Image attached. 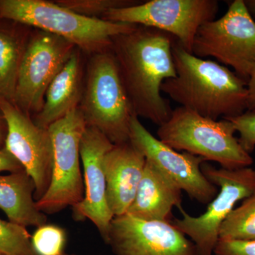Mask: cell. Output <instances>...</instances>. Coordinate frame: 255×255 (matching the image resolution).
<instances>
[{
	"label": "cell",
	"mask_w": 255,
	"mask_h": 255,
	"mask_svg": "<svg viewBox=\"0 0 255 255\" xmlns=\"http://www.w3.org/2000/svg\"><path fill=\"white\" fill-rule=\"evenodd\" d=\"M33 28L0 24V102H14L18 70Z\"/></svg>",
	"instance_id": "obj_19"
},
{
	"label": "cell",
	"mask_w": 255,
	"mask_h": 255,
	"mask_svg": "<svg viewBox=\"0 0 255 255\" xmlns=\"http://www.w3.org/2000/svg\"><path fill=\"white\" fill-rule=\"evenodd\" d=\"M34 193V182L26 171L0 175V209L11 222L26 228L46 224V215L37 207Z\"/></svg>",
	"instance_id": "obj_18"
},
{
	"label": "cell",
	"mask_w": 255,
	"mask_h": 255,
	"mask_svg": "<svg viewBox=\"0 0 255 255\" xmlns=\"http://www.w3.org/2000/svg\"><path fill=\"white\" fill-rule=\"evenodd\" d=\"M214 255H255V241L219 240Z\"/></svg>",
	"instance_id": "obj_25"
},
{
	"label": "cell",
	"mask_w": 255,
	"mask_h": 255,
	"mask_svg": "<svg viewBox=\"0 0 255 255\" xmlns=\"http://www.w3.org/2000/svg\"><path fill=\"white\" fill-rule=\"evenodd\" d=\"M24 170L21 164L16 160L14 156L5 149H0V172H20Z\"/></svg>",
	"instance_id": "obj_26"
},
{
	"label": "cell",
	"mask_w": 255,
	"mask_h": 255,
	"mask_svg": "<svg viewBox=\"0 0 255 255\" xmlns=\"http://www.w3.org/2000/svg\"><path fill=\"white\" fill-rule=\"evenodd\" d=\"M146 163L131 142L114 145L104 159L107 200L114 217L127 214L136 195Z\"/></svg>",
	"instance_id": "obj_15"
},
{
	"label": "cell",
	"mask_w": 255,
	"mask_h": 255,
	"mask_svg": "<svg viewBox=\"0 0 255 255\" xmlns=\"http://www.w3.org/2000/svg\"><path fill=\"white\" fill-rule=\"evenodd\" d=\"M176 41L168 33L137 25L112 39L111 50L134 114L159 127L168 120L172 112L161 95V87L177 75L172 55Z\"/></svg>",
	"instance_id": "obj_1"
},
{
	"label": "cell",
	"mask_w": 255,
	"mask_h": 255,
	"mask_svg": "<svg viewBox=\"0 0 255 255\" xmlns=\"http://www.w3.org/2000/svg\"><path fill=\"white\" fill-rule=\"evenodd\" d=\"M76 48L62 37L33 28L18 70L13 104L31 118L39 113L50 82Z\"/></svg>",
	"instance_id": "obj_10"
},
{
	"label": "cell",
	"mask_w": 255,
	"mask_h": 255,
	"mask_svg": "<svg viewBox=\"0 0 255 255\" xmlns=\"http://www.w3.org/2000/svg\"><path fill=\"white\" fill-rule=\"evenodd\" d=\"M87 55L75 48L70 59L50 82L39 113L32 117L43 128H48L76 110L81 102Z\"/></svg>",
	"instance_id": "obj_16"
},
{
	"label": "cell",
	"mask_w": 255,
	"mask_h": 255,
	"mask_svg": "<svg viewBox=\"0 0 255 255\" xmlns=\"http://www.w3.org/2000/svg\"><path fill=\"white\" fill-rule=\"evenodd\" d=\"M201 170L210 182L220 187L217 195L204 214L192 216L182 208V217L172 223L194 243L198 255H214L223 223L238 201L255 193V169L216 168L206 162Z\"/></svg>",
	"instance_id": "obj_6"
},
{
	"label": "cell",
	"mask_w": 255,
	"mask_h": 255,
	"mask_svg": "<svg viewBox=\"0 0 255 255\" xmlns=\"http://www.w3.org/2000/svg\"><path fill=\"white\" fill-rule=\"evenodd\" d=\"M223 241H255V193L233 210L219 232Z\"/></svg>",
	"instance_id": "obj_20"
},
{
	"label": "cell",
	"mask_w": 255,
	"mask_h": 255,
	"mask_svg": "<svg viewBox=\"0 0 255 255\" xmlns=\"http://www.w3.org/2000/svg\"><path fill=\"white\" fill-rule=\"evenodd\" d=\"M60 6L87 18L102 19L111 9L128 7L142 2L135 0H57Z\"/></svg>",
	"instance_id": "obj_22"
},
{
	"label": "cell",
	"mask_w": 255,
	"mask_h": 255,
	"mask_svg": "<svg viewBox=\"0 0 255 255\" xmlns=\"http://www.w3.org/2000/svg\"><path fill=\"white\" fill-rule=\"evenodd\" d=\"M248 101H247V111L255 113V65L251 70L248 82Z\"/></svg>",
	"instance_id": "obj_27"
},
{
	"label": "cell",
	"mask_w": 255,
	"mask_h": 255,
	"mask_svg": "<svg viewBox=\"0 0 255 255\" xmlns=\"http://www.w3.org/2000/svg\"><path fill=\"white\" fill-rule=\"evenodd\" d=\"M115 255H198L195 245L171 221L114 217L105 241Z\"/></svg>",
	"instance_id": "obj_13"
},
{
	"label": "cell",
	"mask_w": 255,
	"mask_h": 255,
	"mask_svg": "<svg viewBox=\"0 0 255 255\" xmlns=\"http://www.w3.org/2000/svg\"><path fill=\"white\" fill-rule=\"evenodd\" d=\"M31 235L24 226L0 219V253L7 255H36Z\"/></svg>",
	"instance_id": "obj_21"
},
{
	"label": "cell",
	"mask_w": 255,
	"mask_h": 255,
	"mask_svg": "<svg viewBox=\"0 0 255 255\" xmlns=\"http://www.w3.org/2000/svg\"><path fill=\"white\" fill-rule=\"evenodd\" d=\"M182 191L146 159L136 195L127 214L144 221H169L174 207H182Z\"/></svg>",
	"instance_id": "obj_17"
},
{
	"label": "cell",
	"mask_w": 255,
	"mask_h": 255,
	"mask_svg": "<svg viewBox=\"0 0 255 255\" xmlns=\"http://www.w3.org/2000/svg\"><path fill=\"white\" fill-rule=\"evenodd\" d=\"M216 0H150L107 11L102 20L156 28L173 36L192 53L198 30L219 11Z\"/></svg>",
	"instance_id": "obj_9"
},
{
	"label": "cell",
	"mask_w": 255,
	"mask_h": 255,
	"mask_svg": "<svg viewBox=\"0 0 255 255\" xmlns=\"http://www.w3.org/2000/svg\"><path fill=\"white\" fill-rule=\"evenodd\" d=\"M0 255H7L3 254V253H0Z\"/></svg>",
	"instance_id": "obj_30"
},
{
	"label": "cell",
	"mask_w": 255,
	"mask_h": 255,
	"mask_svg": "<svg viewBox=\"0 0 255 255\" xmlns=\"http://www.w3.org/2000/svg\"><path fill=\"white\" fill-rule=\"evenodd\" d=\"M7 127L4 147L21 164L35 184V201L46 194L51 179V137L48 129L38 127L30 116L8 101L0 102Z\"/></svg>",
	"instance_id": "obj_12"
},
{
	"label": "cell",
	"mask_w": 255,
	"mask_h": 255,
	"mask_svg": "<svg viewBox=\"0 0 255 255\" xmlns=\"http://www.w3.org/2000/svg\"><path fill=\"white\" fill-rule=\"evenodd\" d=\"M175 78L163 82L161 91L181 107L217 120L241 115L247 111V82L214 60L199 58L179 42L172 47Z\"/></svg>",
	"instance_id": "obj_2"
},
{
	"label": "cell",
	"mask_w": 255,
	"mask_h": 255,
	"mask_svg": "<svg viewBox=\"0 0 255 255\" xmlns=\"http://www.w3.org/2000/svg\"><path fill=\"white\" fill-rule=\"evenodd\" d=\"M86 128L79 108L48 128L53 149L51 179L46 194L36 201L37 207L45 214L73 207L83 200L85 185L80 168V145Z\"/></svg>",
	"instance_id": "obj_7"
},
{
	"label": "cell",
	"mask_w": 255,
	"mask_h": 255,
	"mask_svg": "<svg viewBox=\"0 0 255 255\" xmlns=\"http://www.w3.org/2000/svg\"><path fill=\"white\" fill-rule=\"evenodd\" d=\"M4 117L0 119V149L4 148L5 145V140H6V132H4L3 129V125L1 122H4Z\"/></svg>",
	"instance_id": "obj_28"
},
{
	"label": "cell",
	"mask_w": 255,
	"mask_h": 255,
	"mask_svg": "<svg viewBox=\"0 0 255 255\" xmlns=\"http://www.w3.org/2000/svg\"><path fill=\"white\" fill-rule=\"evenodd\" d=\"M192 54L211 57L232 67L246 82L255 65V20L244 0H235L226 14L208 21L198 30Z\"/></svg>",
	"instance_id": "obj_8"
},
{
	"label": "cell",
	"mask_w": 255,
	"mask_h": 255,
	"mask_svg": "<svg viewBox=\"0 0 255 255\" xmlns=\"http://www.w3.org/2000/svg\"><path fill=\"white\" fill-rule=\"evenodd\" d=\"M236 132L228 119L214 120L179 107L159 126L157 134L159 140L171 148L199 156L206 162H217L222 168L250 167L253 157L235 137Z\"/></svg>",
	"instance_id": "obj_5"
},
{
	"label": "cell",
	"mask_w": 255,
	"mask_h": 255,
	"mask_svg": "<svg viewBox=\"0 0 255 255\" xmlns=\"http://www.w3.org/2000/svg\"><path fill=\"white\" fill-rule=\"evenodd\" d=\"M114 145L98 129L87 126L80 145L85 196L72 207L75 219L91 221L105 242L114 216L107 204L104 159Z\"/></svg>",
	"instance_id": "obj_14"
},
{
	"label": "cell",
	"mask_w": 255,
	"mask_h": 255,
	"mask_svg": "<svg viewBox=\"0 0 255 255\" xmlns=\"http://www.w3.org/2000/svg\"><path fill=\"white\" fill-rule=\"evenodd\" d=\"M231 122L240 133L238 141L248 153L255 148V113L246 111L241 115L226 119Z\"/></svg>",
	"instance_id": "obj_24"
},
{
	"label": "cell",
	"mask_w": 255,
	"mask_h": 255,
	"mask_svg": "<svg viewBox=\"0 0 255 255\" xmlns=\"http://www.w3.org/2000/svg\"><path fill=\"white\" fill-rule=\"evenodd\" d=\"M0 18L62 37L86 55L109 49L114 36L136 26L85 17L46 0H0Z\"/></svg>",
	"instance_id": "obj_4"
},
{
	"label": "cell",
	"mask_w": 255,
	"mask_h": 255,
	"mask_svg": "<svg viewBox=\"0 0 255 255\" xmlns=\"http://www.w3.org/2000/svg\"><path fill=\"white\" fill-rule=\"evenodd\" d=\"M247 9L253 18H255V0H244Z\"/></svg>",
	"instance_id": "obj_29"
},
{
	"label": "cell",
	"mask_w": 255,
	"mask_h": 255,
	"mask_svg": "<svg viewBox=\"0 0 255 255\" xmlns=\"http://www.w3.org/2000/svg\"><path fill=\"white\" fill-rule=\"evenodd\" d=\"M63 255H67V254H65V253H64V254Z\"/></svg>",
	"instance_id": "obj_31"
},
{
	"label": "cell",
	"mask_w": 255,
	"mask_h": 255,
	"mask_svg": "<svg viewBox=\"0 0 255 255\" xmlns=\"http://www.w3.org/2000/svg\"><path fill=\"white\" fill-rule=\"evenodd\" d=\"M130 141L191 199L209 204L217 195L219 187L210 182L201 170L205 159L188 152L182 153L165 145L146 129L136 116L130 122Z\"/></svg>",
	"instance_id": "obj_11"
},
{
	"label": "cell",
	"mask_w": 255,
	"mask_h": 255,
	"mask_svg": "<svg viewBox=\"0 0 255 255\" xmlns=\"http://www.w3.org/2000/svg\"><path fill=\"white\" fill-rule=\"evenodd\" d=\"M31 243L36 255H63L66 233L59 226L44 224L32 235Z\"/></svg>",
	"instance_id": "obj_23"
},
{
	"label": "cell",
	"mask_w": 255,
	"mask_h": 255,
	"mask_svg": "<svg viewBox=\"0 0 255 255\" xmlns=\"http://www.w3.org/2000/svg\"><path fill=\"white\" fill-rule=\"evenodd\" d=\"M78 108L87 127L98 129L114 145L130 140V122L135 115L111 48L87 55Z\"/></svg>",
	"instance_id": "obj_3"
}]
</instances>
